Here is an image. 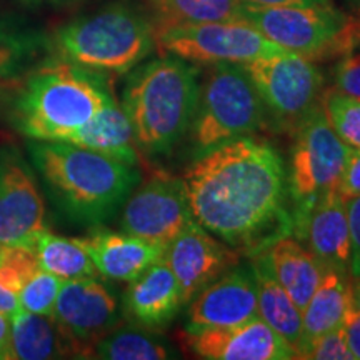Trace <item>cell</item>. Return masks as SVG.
Instances as JSON below:
<instances>
[{"label": "cell", "mask_w": 360, "mask_h": 360, "mask_svg": "<svg viewBox=\"0 0 360 360\" xmlns=\"http://www.w3.org/2000/svg\"><path fill=\"white\" fill-rule=\"evenodd\" d=\"M350 310V276L326 270L317 290L302 310V335L295 359L327 332L342 327Z\"/></svg>", "instance_id": "22"}, {"label": "cell", "mask_w": 360, "mask_h": 360, "mask_svg": "<svg viewBox=\"0 0 360 360\" xmlns=\"http://www.w3.org/2000/svg\"><path fill=\"white\" fill-rule=\"evenodd\" d=\"M350 307L360 312V277L350 276Z\"/></svg>", "instance_id": "39"}, {"label": "cell", "mask_w": 360, "mask_h": 360, "mask_svg": "<svg viewBox=\"0 0 360 360\" xmlns=\"http://www.w3.org/2000/svg\"><path fill=\"white\" fill-rule=\"evenodd\" d=\"M182 307V292L177 278L160 259L129 282L122 314L137 326L159 328L172 322Z\"/></svg>", "instance_id": "19"}, {"label": "cell", "mask_w": 360, "mask_h": 360, "mask_svg": "<svg viewBox=\"0 0 360 360\" xmlns=\"http://www.w3.org/2000/svg\"><path fill=\"white\" fill-rule=\"evenodd\" d=\"M182 342L195 357L205 360L295 359V350L259 315L232 327L186 330Z\"/></svg>", "instance_id": "15"}, {"label": "cell", "mask_w": 360, "mask_h": 360, "mask_svg": "<svg viewBox=\"0 0 360 360\" xmlns=\"http://www.w3.org/2000/svg\"><path fill=\"white\" fill-rule=\"evenodd\" d=\"M337 191L345 200L360 195V148H350L345 167L337 182Z\"/></svg>", "instance_id": "34"}, {"label": "cell", "mask_w": 360, "mask_h": 360, "mask_svg": "<svg viewBox=\"0 0 360 360\" xmlns=\"http://www.w3.org/2000/svg\"><path fill=\"white\" fill-rule=\"evenodd\" d=\"M242 20L255 27L265 39L283 51L317 60L330 57L347 15L330 2L317 6L244 7Z\"/></svg>", "instance_id": "11"}, {"label": "cell", "mask_w": 360, "mask_h": 360, "mask_svg": "<svg viewBox=\"0 0 360 360\" xmlns=\"http://www.w3.org/2000/svg\"><path fill=\"white\" fill-rule=\"evenodd\" d=\"M49 231L34 165L17 147H0V245L34 249Z\"/></svg>", "instance_id": "12"}, {"label": "cell", "mask_w": 360, "mask_h": 360, "mask_svg": "<svg viewBox=\"0 0 360 360\" xmlns=\"http://www.w3.org/2000/svg\"><path fill=\"white\" fill-rule=\"evenodd\" d=\"M292 232L302 240L326 270L350 276V229L347 200L337 187L328 188L294 219Z\"/></svg>", "instance_id": "17"}, {"label": "cell", "mask_w": 360, "mask_h": 360, "mask_svg": "<svg viewBox=\"0 0 360 360\" xmlns=\"http://www.w3.org/2000/svg\"><path fill=\"white\" fill-rule=\"evenodd\" d=\"M199 87V70L184 58L164 53L137 65L125 82L120 105L142 152L167 154L177 146L192 124Z\"/></svg>", "instance_id": "4"}, {"label": "cell", "mask_w": 360, "mask_h": 360, "mask_svg": "<svg viewBox=\"0 0 360 360\" xmlns=\"http://www.w3.org/2000/svg\"><path fill=\"white\" fill-rule=\"evenodd\" d=\"M350 229V276L360 277V195L347 199Z\"/></svg>", "instance_id": "35"}, {"label": "cell", "mask_w": 360, "mask_h": 360, "mask_svg": "<svg viewBox=\"0 0 360 360\" xmlns=\"http://www.w3.org/2000/svg\"><path fill=\"white\" fill-rule=\"evenodd\" d=\"M154 25L242 20L240 0H150Z\"/></svg>", "instance_id": "27"}, {"label": "cell", "mask_w": 360, "mask_h": 360, "mask_svg": "<svg viewBox=\"0 0 360 360\" xmlns=\"http://www.w3.org/2000/svg\"><path fill=\"white\" fill-rule=\"evenodd\" d=\"M257 315V287L250 265H236L187 304L186 330L232 327Z\"/></svg>", "instance_id": "16"}, {"label": "cell", "mask_w": 360, "mask_h": 360, "mask_svg": "<svg viewBox=\"0 0 360 360\" xmlns=\"http://www.w3.org/2000/svg\"><path fill=\"white\" fill-rule=\"evenodd\" d=\"M64 278L53 276L44 269H37L25 282L20 292V309L30 314L52 317L57 297L60 294Z\"/></svg>", "instance_id": "30"}, {"label": "cell", "mask_w": 360, "mask_h": 360, "mask_svg": "<svg viewBox=\"0 0 360 360\" xmlns=\"http://www.w3.org/2000/svg\"><path fill=\"white\" fill-rule=\"evenodd\" d=\"M292 135L294 146L287 187L294 202V219L307 212L319 195L337 187L352 147L342 142L330 127L322 102L317 103Z\"/></svg>", "instance_id": "9"}, {"label": "cell", "mask_w": 360, "mask_h": 360, "mask_svg": "<svg viewBox=\"0 0 360 360\" xmlns=\"http://www.w3.org/2000/svg\"><path fill=\"white\" fill-rule=\"evenodd\" d=\"M64 142L101 152L132 165L141 164V148L135 142L132 125L115 98L102 107L84 127L70 134Z\"/></svg>", "instance_id": "20"}, {"label": "cell", "mask_w": 360, "mask_h": 360, "mask_svg": "<svg viewBox=\"0 0 360 360\" xmlns=\"http://www.w3.org/2000/svg\"><path fill=\"white\" fill-rule=\"evenodd\" d=\"M27 150L53 207L85 227L114 219L142 179L139 165L69 142L30 141Z\"/></svg>", "instance_id": "2"}, {"label": "cell", "mask_w": 360, "mask_h": 360, "mask_svg": "<svg viewBox=\"0 0 360 360\" xmlns=\"http://www.w3.org/2000/svg\"><path fill=\"white\" fill-rule=\"evenodd\" d=\"M155 47L191 64H247L283 52L245 20L154 25Z\"/></svg>", "instance_id": "8"}, {"label": "cell", "mask_w": 360, "mask_h": 360, "mask_svg": "<svg viewBox=\"0 0 360 360\" xmlns=\"http://www.w3.org/2000/svg\"><path fill=\"white\" fill-rule=\"evenodd\" d=\"M80 244L96 265L98 276L109 281L130 282L143 270L164 257V244L130 236L127 232H112L97 229L89 236L79 237Z\"/></svg>", "instance_id": "18"}, {"label": "cell", "mask_w": 360, "mask_h": 360, "mask_svg": "<svg viewBox=\"0 0 360 360\" xmlns=\"http://www.w3.org/2000/svg\"><path fill=\"white\" fill-rule=\"evenodd\" d=\"M0 360H11V317L0 314Z\"/></svg>", "instance_id": "38"}, {"label": "cell", "mask_w": 360, "mask_h": 360, "mask_svg": "<svg viewBox=\"0 0 360 360\" xmlns=\"http://www.w3.org/2000/svg\"><path fill=\"white\" fill-rule=\"evenodd\" d=\"M32 42L0 25V87L20 79L32 56Z\"/></svg>", "instance_id": "31"}, {"label": "cell", "mask_w": 360, "mask_h": 360, "mask_svg": "<svg viewBox=\"0 0 360 360\" xmlns=\"http://www.w3.org/2000/svg\"><path fill=\"white\" fill-rule=\"evenodd\" d=\"M177 354L154 328L127 326L112 328L94 345L90 359L103 360H167Z\"/></svg>", "instance_id": "25"}, {"label": "cell", "mask_w": 360, "mask_h": 360, "mask_svg": "<svg viewBox=\"0 0 360 360\" xmlns=\"http://www.w3.org/2000/svg\"><path fill=\"white\" fill-rule=\"evenodd\" d=\"M58 57L102 74H127L155 49L154 22L127 6H110L65 24L56 34Z\"/></svg>", "instance_id": "5"}, {"label": "cell", "mask_w": 360, "mask_h": 360, "mask_svg": "<svg viewBox=\"0 0 360 360\" xmlns=\"http://www.w3.org/2000/svg\"><path fill=\"white\" fill-rule=\"evenodd\" d=\"M334 87L360 98V40L345 42L337 52Z\"/></svg>", "instance_id": "32"}, {"label": "cell", "mask_w": 360, "mask_h": 360, "mask_svg": "<svg viewBox=\"0 0 360 360\" xmlns=\"http://www.w3.org/2000/svg\"><path fill=\"white\" fill-rule=\"evenodd\" d=\"M15 80L7 114L12 127L30 141L64 142L114 101L107 74L58 57Z\"/></svg>", "instance_id": "3"}, {"label": "cell", "mask_w": 360, "mask_h": 360, "mask_svg": "<svg viewBox=\"0 0 360 360\" xmlns=\"http://www.w3.org/2000/svg\"><path fill=\"white\" fill-rule=\"evenodd\" d=\"M69 357L52 317L20 310L11 319V359L47 360Z\"/></svg>", "instance_id": "24"}, {"label": "cell", "mask_w": 360, "mask_h": 360, "mask_svg": "<svg viewBox=\"0 0 360 360\" xmlns=\"http://www.w3.org/2000/svg\"><path fill=\"white\" fill-rule=\"evenodd\" d=\"M32 252L40 269L64 281L101 277L79 237H60L47 231L35 242Z\"/></svg>", "instance_id": "26"}, {"label": "cell", "mask_w": 360, "mask_h": 360, "mask_svg": "<svg viewBox=\"0 0 360 360\" xmlns=\"http://www.w3.org/2000/svg\"><path fill=\"white\" fill-rule=\"evenodd\" d=\"M250 269L257 287L259 317L297 350L302 335V312L278 283L265 250L252 255Z\"/></svg>", "instance_id": "23"}, {"label": "cell", "mask_w": 360, "mask_h": 360, "mask_svg": "<svg viewBox=\"0 0 360 360\" xmlns=\"http://www.w3.org/2000/svg\"><path fill=\"white\" fill-rule=\"evenodd\" d=\"M277 281L300 312L322 281L323 265L307 247L292 237H282L265 250Z\"/></svg>", "instance_id": "21"}, {"label": "cell", "mask_w": 360, "mask_h": 360, "mask_svg": "<svg viewBox=\"0 0 360 360\" xmlns=\"http://www.w3.org/2000/svg\"><path fill=\"white\" fill-rule=\"evenodd\" d=\"M120 209L122 232L164 245L193 220L184 177L164 170L141 179Z\"/></svg>", "instance_id": "13"}, {"label": "cell", "mask_w": 360, "mask_h": 360, "mask_svg": "<svg viewBox=\"0 0 360 360\" xmlns=\"http://www.w3.org/2000/svg\"><path fill=\"white\" fill-rule=\"evenodd\" d=\"M162 260L177 278L187 305L209 283L238 265L240 254L192 220L169 242Z\"/></svg>", "instance_id": "14"}, {"label": "cell", "mask_w": 360, "mask_h": 360, "mask_svg": "<svg viewBox=\"0 0 360 360\" xmlns=\"http://www.w3.org/2000/svg\"><path fill=\"white\" fill-rule=\"evenodd\" d=\"M322 107L328 124L344 143L360 148V98L327 89L322 92Z\"/></svg>", "instance_id": "29"}, {"label": "cell", "mask_w": 360, "mask_h": 360, "mask_svg": "<svg viewBox=\"0 0 360 360\" xmlns=\"http://www.w3.org/2000/svg\"><path fill=\"white\" fill-rule=\"evenodd\" d=\"M267 122L264 103L242 64H214L199 87L191 139L195 157L259 132Z\"/></svg>", "instance_id": "6"}, {"label": "cell", "mask_w": 360, "mask_h": 360, "mask_svg": "<svg viewBox=\"0 0 360 360\" xmlns=\"http://www.w3.org/2000/svg\"><path fill=\"white\" fill-rule=\"evenodd\" d=\"M297 359H312V360H354L347 340H345L344 328L339 327L335 330L327 332L317 340H314L307 349Z\"/></svg>", "instance_id": "33"}, {"label": "cell", "mask_w": 360, "mask_h": 360, "mask_svg": "<svg viewBox=\"0 0 360 360\" xmlns=\"http://www.w3.org/2000/svg\"><path fill=\"white\" fill-rule=\"evenodd\" d=\"M39 269L34 252L24 247L0 245V314L20 312V292Z\"/></svg>", "instance_id": "28"}, {"label": "cell", "mask_w": 360, "mask_h": 360, "mask_svg": "<svg viewBox=\"0 0 360 360\" xmlns=\"http://www.w3.org/2000/svg\"><path fill=\"white\" fill-rule=\"evenodd\" d=\"M332 0H240L244 7H283V6H317Z\"/></svg>", "instance_id": "37"}, {"label": "cell", "mask_w": 360, "mask_h": 360, "mask_svg": "<svg viewBox=\"0 0 360 360\" xmlns=\"http://www.w3.org/2000/svg\"><path fill=\"white\" fill-rule=\"evenodd\" d=\"M69 357L90 359L94 345L122 321L119 295L98 277L65 281L52 314Z\"/></svg>", "instance_id": "10"}, {"label": "cell", "mask_w": 360, "mask_h": 360, "mask_svg": "<svg viewBox=\"0 0 360 360\" xmlns=\"http://www.w3.org/2000/svg\"><path fill=\"white\" fill-rule=\"evenodd\" d=\"M242 67L257 89L265 117L278 132L294 134L321 102L322 72L307 57L283 51Z\"/></svg>", "instance_id": "7"}, {"label": "cell", "mask_w": 360, "mask_h": 360, "mask_svg": "<svg viewBox=\"0 0 360 360\" xmlns=\"http://www.w3.org/2000/svg\"><path fill=\"white\" fill-rule=\"evenodd\" d=\"M342 328H344L345 340H347L354 360H360V312L350 307L347 315H345L344 323H342Z\"/></svg>", "instance_id": "36"}, {"label": "cell", "mask_w": 360, "mask_h": 360, "mask_svg": "<svg viewBox=\"0 0 360 360\" xmlns=\"http://www.w3.org/2000/svg\"><path fill=\"white\" fill-rule=\"evenodd\" d=\"M192 217L247 257L292 233L287 172L267 142L240 137L197 157L184 174Z\"/></svg>", "instance_id": "1"}]
</instances>
